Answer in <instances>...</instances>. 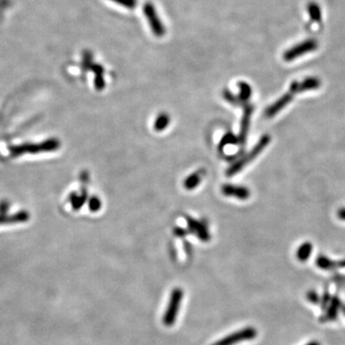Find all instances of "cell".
<instances>
[{"mask_svg": "<svg viewBox=\"0 0 345 345\" xmlns=\"http://www.w3.org/2000/svg\"><path fill=\"white\" fill-rule=\"evenodd\" d=\"M61 143L57 138H50L41 143H25L21 145H14L9 148L10 155L13 158H18L25 154H39L58 150Z\"/></svg>", "mask_w": 345, "mask_h": 345, "instance_id": "obj_1", "label": "cell"}, {"mask_svg": "<svg viewBox=\"0 0 345 345\" xmlns=\"http://www.w3.org/2000/svg\"><path fill=\"white\" fill-rule=\"evenodd\" d=\"M270 142H271V136L269 134L263 135L252 150H250L248 154H247L243 159H241L236 163H234L227 170V173H226L227 176L230 177V176H233V175L239 173L242 169L244 168L245 166H247L251 160H254L255 158H257L264 150L265 147L270 144Z\"/></svg>", "mask_w": 345, "mask_h": 345, "instance_id": "obj_2", "label": "cell"}, {"mask_svg": "<svg viewBox=\"0 0 345 345\" xmlns=\"http://www.w3.org/2000/svg\"><path fill=\"white\" fill-rule=\"evenodd\" d=\"M143 13L147 18L149 26L156 36H163L166 33V28L160 19V15L151 2H147L143 5Z\"/></svg>", "mask_w": 345, "mask_h": 345, "instance_id": "obj_3", "label": "cell"}, {"mask_svg": "<svg viewBox=\"0 0 345 345\" xmlns=\"http://www.w3.org/2000/svg\"><path fill=\"white\" fill-rule=\"evenodd\" d=\"M319 43L315 39H308L303 41L300 44L294 45L288 49L283 55V59L286 62H292L305 54L310 53L318 49Z\"/></svg>", "mask_w": 345, "mask_h": 345, "instance_id": "obj_4", "label": "cell"}, {"mask_svg": "<svg viewBox=\"0 0 345 345\" xmlns=\"http://www.w3.org/2000/svg\"><path fill=\"white\" fill-rule=\"evenodd\" d=\"M182 296H183V292L181 289L177 288L175 289L170 297V302H169L168 308L165 312L164 318H163V323L166 326H172L175 324V321L177 318V314L179 311V307H180V303L182 300Z\"/></svg>", "mask_w": 345, "mask_h": 345, "instance_id": "obj_5", "label": "cell"}, {"mask_svg": "<svg viewBox=\"0 0 345 345\" xmlns=\"http://www.w3.org/2000/svg\"><path fill=\"white\" fill-rule=\"evenodd\" d=\"M257 336V331L252 327H248L241 330L239 332H235L232 335L224 337L223 339L219 340L213 345H233L244 340L253 339Z\"/></svg>", "mask_w": 345, "mask_h": 345, "instance_id": "obj_6", "label": "cell"}, {"mask_svg": "<svg viewBox=\"0 0 345 345\" xmlns=\"http://www.w3.org/2000/svg\"><path fill=\"white\" fill-rule=\"evenodd\" d=\"M294 95H295V93L291 89H289V91L287 93H285L283 96H281L277 101H275L273 105L266 107V109L265 110V117L266 118L275 117V115L277 114L278 112H280L283 108H285L292 102Z\"/></svg>", "mask_w": 345, "mask_h": 345, "instance_id": "obj_7", "label": "cell"}, {"mask_svg": "<svg viewBox=\"0 0 345 345\" xmlns=\"http://www.w3.org/2000/svg\"><path fill=\"white\" fill-rule=\"evenodd\" d=\"M320 86H321V82H320L319 78H317V77H308V78L304 79L302 82L293 81L292 84H291V86H290V89L296 94V93H302V92L307 91V90H314V89H319Z\"/></svg>", "mask_w": 345, "mask_h": 345, "instance_id": "obj_8", "label": "cell"}, {"mask_svg": "<svg viewBox=\"0 0 345 345\" xmlns=\"http://www.w3.org/2000/svg\"><path fill=\"white\" fill-rule=\"evenodd\" d=\"M222 193L225 196L235 197L240 200H248L250 196L249 190L243 186L224 185L222 187Z\"/></svg>", "mask_w": 345, "mask_h": 345, "instance_id": "obj_9", "label": "cell"}, {"mask_svg": "<svg viewBox=\"0 0 345 345\" xmlns=\"http://www.w3.org/2000/svg\"><path fill=\"white\" fill-rule=\"evenodd\" d=\"M253 110H254V107L250 106V105L246 106V108H245L244 117H243L242 126H241V133H240V141L242 142V144H244L246 140H247V135H248L250 117H251Z\"/></svg>", "mask_w": 345, "mask_h": 345, "instance_id": "obj_10", "label": "cell"}, {"mask_svg": "<svg viewBox=\"0 0 345 345\" xmlns=\"http://www.w3.org/2000/svg\"><path fill=\"white\" fill-rule=\"evenodd\" d=\"M317 265L321 270L330 271V270H335L336 267H345V259L340 261H333L329 259L328 257L320 255L317 259Z\"/></svg>", "mask_w": 345, "mask_h": 345, "instance_id": "obj_11", "label": "cell"}, {"mask_svg": "<svg viewBox=\"0 0 345 345\" xmlns=\"http://www.w3.org/2000/svg\"><path fill=\"white\" fill-rule=\"evenodd\" d=\"M341 307L340 305V301L338 297H334L333 299H331V303L328 306L327 313L325 315V317L321 320L325 321V320H335L337 318V312L339 310V308Z\"/></svg>", "mask_w": 345, "mask_h": 345, "instance_id": "obj_12", "label": "cell"}, {"mask_svg": "<svg viewBox=\"0 0 345 345\" xmlns=\"http://www.w3.org/2000/svg\"><path fill=\"white\" fill-rule=\"evenodd\" d=\"M312 250H313V246H312L310 242H305L301 245L299 248H297L296 258L300 262H306L310 258Z\"/></svg>", "mask_w": 345, "mask_h": 345, "instance_id": "obj_13", "label": "cell"}, {"mask_svg": "<svg viewBox=\"0 0 345 345\" xmlns=\"http://www.w3.org/2000/svg\"><path fill=\"white\" fill-rule=\"evenodd\" d=\"M308 13L310 15V18L312 21L315 22H320L321 20V10L319 7V4L317 2H310L308 4Z\"/></svg>", "mask_w": 345, "mask_h": 345, "instance_id": "obj_14", "label": "cell"}, {"mask_svg": "<svg viewBox=\"0 0 345 345\" xmlns=\"http://www.w3.org/2000/svg\"><path fill=\"white\" fill-rule=\"evenodd\" d=\"M189 225L191 227V229H195V232L197 233V235L200 237V239L203 240V241H208L209 240V235H208V232L205 229V227L203 226L200 222H197V221H191L189 222Z\"/></svg>", "mask_w": 345, "mask_h": 345, "instance_id": "obj_15", "label": "cell"}, {"mask_svg": "<svg viewBox=\"0 0 345 345\" xmlns=\"http://www.w3.org/2000/svg\"><path fill=\"white\" fill-rule=\"evenodd\" d=\"M92 70L95 72L96 79H95V85L98 89H102L105 87V82L103 78V67L99 64H92Z\"/></svg>", "mask_w": 345, "mask_h": 345, "instance_id": "obj_16", "label": "cell"}, {"mask_svg": "<svg viewBox=\"0 0 345 345\" xmlns=\"http://www.w3.org/2000/svg\"><path fill=\"white\" fill-rule=\"evenodd\" d=\"M240 99L242 101H248L249 97L251 96V88L248 83L245 82H240Z\"/></svg>", "mask_w": 345, "mask_h": 345, "instance_id": "obj_17", "label": "cell"}, {"mask_svg": "<svg viewBox=\"0 0 345 345\" xmlns=\"http://www.w3.org/2000/svg\"><path fill=\"white\" fill-rule=\"evenodd\" d=\"M87 199V194H83L82 196H77L76 194H72L70 196L71 204L74 210H78L82 207V205L85 203Z\"/></svg>", "mask_w": 345, "mask_h": 345, "instance_id": "obj_18", "label": "cell"}, {"mask_svg": "<svg viewBox=\"0 0 345 345\" xmlns=\"http://www.w3.org/2000/svg\"><path fill=\"white\" fill-rule=\"evenodd\" d=\"M169 122H170V118L167 114H160V117L157 119L156 121V125L155 128L157 131H162L164 130L167 126H168Z\"/></svg>", "mask_w": 345, "mask_h": 345, "instance_id": "obj_19", "label": "cell"}, {"mask_svg": "<svg viewBox=\"0 0 345 345\" xmlns=\"http://www.w3.org/2000/svg\"><path fill=\"white\" fill-rule=\"evenodd\" d=\"M201 179H202V177H201V175H199L198 173H197V174H194V175H192V176H190V177L186 179L185 182H184L186 188H187V189H193V188H195L196 186H198V184L200 183Z\"/></svg>", "mask_w": 345, "mask_h": 345, "instance_id": "obj_20", "label": "cell"}, {"mask_svg": "<svg viewBox=\"0 0 345 345\" xmlns=\"http://www.w3.org/2000/svg\"><path fill=\"white\" fill-rule=\"evenodd\" d=\"M110 1L130 10L134 9L137 6L138 2L137 0H110Z\"/></svg>", "mask_w": 345, "mask_h": 345, "instance_id": "obj_21", "label": "cell"}, {"mask_svg": "<svg viewBox=\"0 0 345 345\" xmlns=\"http://www.w3.org/2000/svg\"><path fill=\"white\" fill-rule=\"evenodd\" d=\"M306 297H307L308 300L312 302V303H314V304H319V301H320L319 294L315 292V291H309V292H307Z\"/></svg>", "mask_w": 345, "mask_h": 345, "instance_id": "obj_22", "label": "cell"}, {"mask_svg": "<svg viewBox=\"0 0 345 345\" xmlns=\"http://www.w3.org/2000/svg\"><path fill=\"white\" fill-rule=\"evenodd\" d=\"M101 206V202L98 200L97 198H93L90 200L89 202V208L92 211H97L100 209Z\"/></svg>", "mask_w": 345, "mask_h": 345, "instance_id": "obj_23", "label": "cell"}, {"mask_svg": "<svg viewBox=\"0 0 345 345\" xmlns=\"http://www.w3.org/2000/svg\"><path fill=\"white\" fill-rule=\"evenodd\" d=\"M9 207L10 204L7 201L0 202V214H7Z\"/></svg>", "mask_w": 345, "mask_h": 345, "instance_id": "obj_24", "label": "cell"}, {"mask_svg": "<svg viewBox=\"0 0 345 345\" xmlns=\"http://www.w3.org/2000/svg\"><path fill=\"white\" fill-rule=\"evenodd\" d=\"M330 301H331L330 294L326 292L325 293H324L323 297H322V308H323V310H325V309L327 308L328 306H329V304H330Z\"/></svg>", "mask_w": 345, "mask_h": 345, "instance_id": "obj_25", "label": "cell"}, {"mask_svg": "<svg viewBox=\"0 0 345 345\" xmlns=\"http://www.w3.org/2000/svg\"><path fill=\"white\" fill-rule=\"evenodd\" d=\"M236 142H237V138H236L235 136H233V135L228 134L227 136H225V137L223 138L222 144L224 145V144H227V143H236Z\"/></svg>", "mask_w": 345, "mask_h": 345, "instance_id": "obj_26", "label": "cell"}, {"mask_svg": "<svg viewBox=\"0 0 345 345\" xmlns=\"http://www.w3.org/2000/svg\"><path fill=\"white\" fill-rule=\"evenodd\" d=\"M337 217H338L340 220L345 221V208H340V209L337 211Z\"/></svg>", "mask_w": 345, "mask_h": 345, "instance_id": "obj_27", "label": "cell"}, {"mask_svg": "<svg viewBox=\"0 0 345 345\" xmlns=\"http://www.w3.org/2000/svg\"><path fill=\"white\" fill-rule=\"evenodd\" d=\"M306 345H320V343H319V341H316V340H314V341H311V342H309L308 344Z\"/></svg>", "mask_w": 345, "mask_h": 345, "instance_id": "obj_28", "label": "cell"}, {"mask_svg": "<svg viewBox=\"0 0 345 345\" xmlns=\"http://www.w3.org/2000/svg\"><path fill=\"white\" fill-rule=\"evenodd\" d=\"M341 311H342V313L344 314L345 316V305H343V306H341Z\"/></svg>", "mask_w": 345, "mask_h": 345, "instance_id": "obj_29", "label": "cell"}]
</instances>
